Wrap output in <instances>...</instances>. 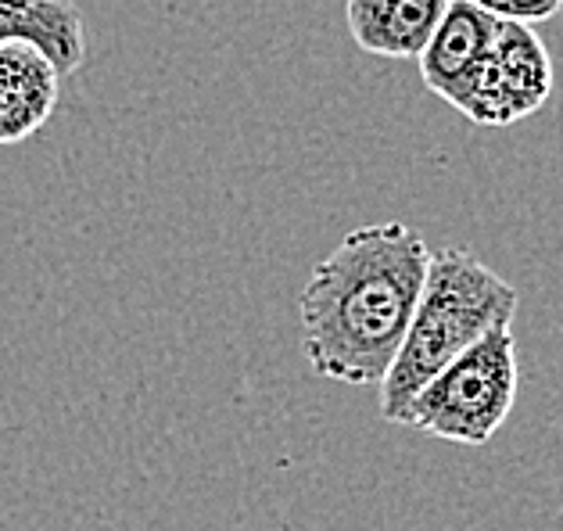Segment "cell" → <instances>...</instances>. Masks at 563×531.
I'll return each instance as SVG.
<instances>
[{"label": "cell", "mask_w": 563, "mask_h": 531, "mask_svg": "<svg viewBox=\"0 0 563 531\" xmlns=\"http://www.w3.org/2000/svg\"><path fill=\"white\" fill-rule=\"evenodd\" d=\"M428 263V241L409 223H369L341 237L298 298L312 370L352 388L380 385L413 320Z\"/></svg>", "instance_id": "cell-1"}, {"label": "cell", "mask_w": 563, "mask_h": 531, "mask_svg": "<svg viewBox=\"0 0 563 531\" xmlns=\"http://www.w3.org/2000/svg\"><path fill=\"white\" fill-rule=\"evenodd\" d=\"M517 338L514 323H499L442 366L413 402L406 406L398 424L442 442L485 445L499 434L517 402Z\"/></svg>", "instance_id": "cell-3"}, {"label": "cell", "mask_w": 563, "mask_h": 531, "mask_svg": "<svg viewBox=\"0 0 563 531\" xmlns=\"http://www.w3.org/2000/svg\"><path fill=\"white\" fill-rule=\"evenodd\" d=\"M62 73L44 51L11 40L0 44V147L30 141L58 108Z\"/></svg>", "instance_id": "cell-6"}, {"label": "cell", "mask_w": 563, "mask_h": 531, "mask_svg": "<svg viewBox=\"0 0 563 531\" xmlns=\"http://www.w3.org/2000/svg\"><path fill=\"white\" fill-rule=\"evenodd\" d=\"M449 0H345V22L355 47L374 58H420Z\"/></svg>", "instance_id": "cell-7"}, {"label": "cell", "mask_w": 563, "mask_h": 531, "mask_svg": "<svg viewBox=\"0 0 563 531\" xmlns=\"http://www.w3.org/2000/svg\"><path fill=\"white\" fill-rule=\"evenodd\" d=\"M499 22L474 8L471 0H449L442 22L434 25L428 47L420 51V79L434 98L456 104L463 87L488 58Z\"/></svg>", "instance_id": "cell-5"}, {"label": "cell", "mask_w": 563, "mask_h": 531, "mask_svg": "<svg viewBox=\"0 0 563 531\" xmlns=\"http://www.w3.org/2000/svg\"><path fill=\"white\" fill-rule=\"evenodd\" d=\"M25 40L47 54L62 76L87 58L84 19L76 4L62 0H0V44Z\"/></svg>", "instance_id": "cell-8"}, {"label": "cell", "mask_w": 563, "mask_h": 531, "mask_svg": "<svg viewBox=\"0 0 563 531\" xmlns=\"http://www.w3.org/2000/svg\"><path fill=\"white\" fill-rule=\"evenodd\" d=\"M553 58L531 25L499 22L488 58L456 98V112L474 126H514L534 115L553 93Z\"/></svg>", "instance_id": "cell-4"}, {"label": "cell", "mask_w": 563, "mask_h": 531, "mask_svg": "<svg viewBox=\"0 0 563 531\" xmlns=\"http://www.w3.org/2000/svg\"><path fill=\"white\" fill-rule=\"evenodd\" d=\"M62 4H73V0H62Z\"/></svg>", "instance_id": "cell-10"}, {"label": "cell", "mask_w": 563, "mask_h": 531, "mask_svg": "<svg viewBox=\"0 0 563 531\" xmlns=\"http://www.w3.org/2000/svg\"><path fill=\"white\" fill-rule=\"evenodd\" d=\"M485 15L496 22H520V25H539L549 22L563 8V0H471Z\"/></svg>", "instance_id": "cell-9"}, {"label": "cell", "mask_w": 563, "mask_h": 531, "mask_svg": "<svg viewBox=\"0 0 563 531\" xmlns=\"http://www.w3.org/2000/svg\"><path fill=\"white\" fill-rule=\"evenodd\" d=\"M517 288L466 248L431 252L413 320L380 380V417L398 424L413 395L452 359L481 342L492 327L514 323Z\"/></svg>", "instance_id": "cell-2"}]
</instances>
